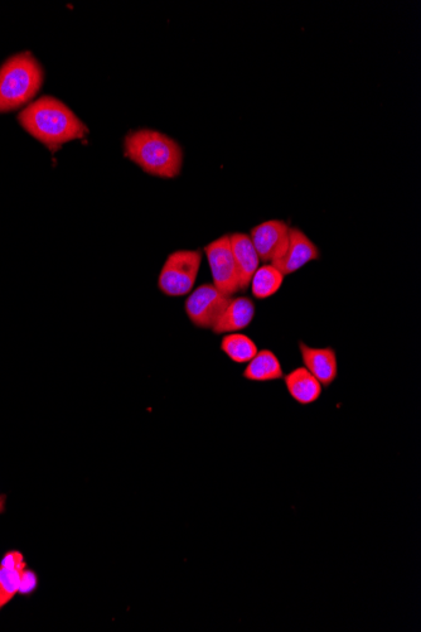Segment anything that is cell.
I'll return each mask as SVG.
<instances>
[{
  "label": "cell",
  "mask_w": 421,
  "mask_h": 632,
  "mask_svg": "<svg viewBox=\"0 0 421 632\" xmlns=\"http://www.w3.org/2000/svg\"><path fill=\"white\" fill-rule=\"evenodd\" d=\"M285 276L273 264H265L256 270L250 287L256 299H268L275 296L283 287Z\"/></svg>",
  "instance_id": "cell-14"
},
{
  "label": "cell",
  "mask_w": 421,
  "mask_h": 632,
  "mask_svg": "<svg viewBox=\"0 0 421 632\" xmlns=\"http://www.w3.org/2000/svg\"><path fill=\"white\" fill-rule=\"evenodd\" d=\"M299 352L302 356L304 368L321 383L323 388H329L338 376L337 352L333 347H311L299 341Z\"/></svg>",
  "instance_id": "cell-9"
},
{
  "label": "cell",
  "mask_w": 421,
  "mask_h": 632,
  "mask_svg": "<svg viewBox=\"0 0 421 632\" xmlns=\"http://www.w3.org/2000/svg\"><path fill=\"white\" fill-rule=\"evenodd\" d=\"M319 257H321V253H319L317 245L302 230L290 228L287 249L273 265L284 276H289V274L298 272L299 269L313 262V260H318Z\"/></svg>",
  "instance_id": "cell-8"
},
{
  "label": "cell",
  "mask_w": 421,
  "mask_h": 632,
  "mask_svg": "<svg viewBox=\"0 0 421 632\" xmlns=\"http://www.w3.org/2000/svg\"><path fill=\"white\" fill-rule=\"evenodd\" d=\"M23 572L0 566V609L8 605L22 590Z\"/></svg>",
  "instance_id": "cell-16"
},
{
  "label": "cell",
  "mask_w": 421,
  "mask_h": 632,
  "mask_svg": "<svg viewBox=\"0 0 421 632\" xmlns=\"http://www.w3.org/2000/svg\"><path fill=\"white\" fill-rule=\"evenodd\" d=\"M289 229L282 220L265 221L251 229L249 236L260 260L273 264L282 257L288 246Z\"/></svg>",
  "instance_id": "cell-7"
},
{
  "label": "cell",
  "mask_w": 421,
  "mask_h": 632,
  "mask_svg": "<svg viewBox=\"0 0 421 632\" xmlns=\"http://www.w3.org/2000/svg\"><path fill=\"white\" fill-rule=\"evenodd\" d=\"M243 376L253 383L282 380L284 378L283 366L272 350H261L246 365Z\"/></svg>",
  "instance_id": "cell-13"
},
{
  "label": "cell",
  "mask_w": 421,
  "mask_h": 632,
  "mask_svg": "<svg viewBox=\"0 0 421 632\" xmlns=\"http://www.w3.org/2000/svg\"><path fill=\"white\" fill-rule=\"evenodd\" d=\"M230 241L237 273H239L240 291L245 292L250 287L251 279L259 268L260 258L248 234H232Z\"/></svg>",
  "instance_id": "cell-11"
},
{
  "label": "cell",
  "mask_w": 421,
  "mask_h": 632,
  "mask_svg": "<svg viewBox=\"0 0 421 632\" xmlns=\"http://www.w3.org/2000/svg\"><path fill=\"white\" fill-rule=\"evenodd\" d=\"M0 566L18 569V571L21 572H24V568H26V564H24L23 561V556L21 553L18 552L8 553Z\"/></svg>",
  "instance_id": "cell-17"
},
{
  "label": "cell",
  "mask_w": 421,
  "mask_h": 632,
  "mask_svg": "<svg viewBox=\"0 0 421 632\" xmlns=\"http://www.w3.org/2000/svg\"><path fill=\"white\" fill-rule=\"evenodd\" d=\"M201 250H177L168 255L158 278V288L167 297H185L192 292L200 272Z\"/></svg>",
  "instance_id": "cell-4"
},
{
  "label": "cell",
  "mask_w": 421,
  "mask_h": 632,
  "mask_svg": "<svg viewBox=\"0 0 421 632\" xmlns=\"http://www.w3.org/2000/svg\"><path fill=\"white\" fill-rule=\"evenodd\" d=\"M232 297H227L214 284H202L186 299L185 311L193 326L212 330Z\"/></svg>",
  "instance_id": "cell-6"
},
{
  "label": "cell",
  "mask_w": 421,
  "mask_h": 632,
  "mask_svg": "<svg viewBox=\"0 0 421 632\" xmlns=\"http://www.w3.org/2000/svg\"><path fill=\"white\" fill-rule=\"evenodd\" d=\"M208 265L214 279V286L222 294L232 297L240 291L239 273H237L234 254H232L230 235L220 236L219 239L205 246Z\"/></svg>",
  "instance_id": "cell-5"
},
{
  "label": "cell",
  "mask_w": 421,
  "mask_h": 632,
  "mask_svg": "<svg viewBox=\"0 0 421 632\" xmlns=\"http://www.w3.org/2000/svg\"><path fill=\"white\" fill-rule=\"evenodd\" d=\"M285 388L300 405H311L321 398L323 387L306 368H297L284 375Z\"/></svg>",
  "instance_id": "cell-12"
},
{
  "label": "cell",
  "mask_w": 421,
  "mask_h": 632,
  "mask_svg": "<svg viewBox=\"0 0 421 632\" xmlns=\"http://www.w3.org/2000/svg\"><path fill=\"white\" fill-rule=\"evenodd\" d=\"M255 303L248 297L232 299L215 323L214 334H235L248 328L255 318Z\"/></svg>",
  "instance_id": "cell-10"
},
{
  "label": "cell",
  "mask_w": 421,
  "mask_h": 632,
  "mask_svg": "<svg viewBox=\"0 0 421 632\" xmlns=\"http://www.w3.org/2000/svg\"><path fill=\"white\" fill-rule=\"evenodd\" d=\"M43 84V71L32 53L22 52L0 67V114L27 105Z\"/></svg>",
  "instance_id": "cell-3"
},
{
  "label": "cell",
  "mask_w": 421,
  "mask_h": 632,
  "mask_svg": "<svg viewBox=\"0 0 421 632\" xmlns=\"http://www.w3.org/2000/svg\"><path fill=\"white\" fill-rule=\"evenodd\" d=\"M125 156L150 176L176 178L182 171L183 151L168 135L139 129L125 138Z\"/></svg>",
  "instance_id": "cell-2"
},
{
  "label": "cell",
  "mask_w": 421,
  "mask_h": 632,
  "mask_svg": "<svg viewBox=\"0 0 421 632\" xmlns=\"http://www.w3.org/2000/svg\"><path fill=\"white\" fill-rule=\"evenodd\" d=\"M19 123L43 146L56 152L65 143L84 138L86 125L69 106L52 96H43L19 114Z\"/></svg>",
  "instance_id": "cell-1"
},
{
  "label": "cell",
  "mask_w": 421,
  "mask_h": 632,
  "mask_svg": "<svg viewBox=\"0 0 421 632\" xmlns=\"http://www.w3.org/2000/svg\"><path fill=\"white\" fill-rule=\"evenodd\" d=\"M221 351L236 364H248L258 354V346L249 336L235 332L221 341Z\"/></svg>",
  "instance_id": "cell-15"
},
{
  "label": "cell",
  "mask_w": 421,
  "mask_h": 632,
  "mask_svg": "<svg viewBox=\"0 0 421 632\" xmlns=\"http://www.w3.org/2000/svg\"><path fill=\"white\" fill-rule=\"evenodd\" d=\"M4 511V499L0 496V514Z\"/></svg>",
  "instance_id": "cell-18"
}]
</instances>
